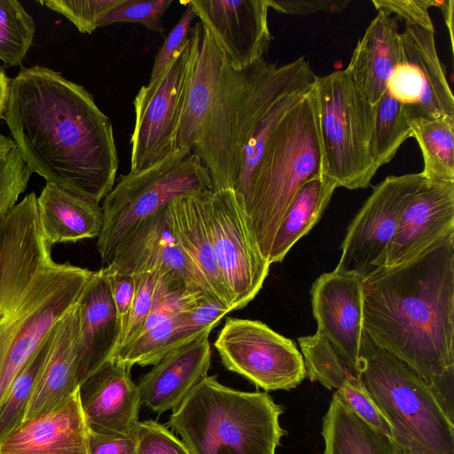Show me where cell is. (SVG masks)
Here are the masks:
<instances>
[{
  "instance_id": "27",
  "label": "cell",
  "mask_w": 454,
  "mask_h": 454,
  "mask_svg": "<svg viewBox=\"0 0 454 454\" xmlns=\"http://www.w3.org/2000/svg\"><path fill=\"white\" fill-rule=\"evenodd\" d=\"M42 233L52 247L98 238L103 223L102 207L88 195L55 184L46 183L37 197Z\"/></svg>"
},
{
  "instance_id": "22",
  "label": "cell",
  "mask_w": 454,
  "mask_h": 454,
  "mask_svg": "<svg viewBox=\"0 0 454 454\" xmlns=\"http://www.w3.org/2000/svg\"><path fill=\"white\" fill-rule=\"evenodd\" d=\"M80 385L112 359L121 330L105 267L93 271L78 301Z\"/></svg>"
},
{
  "instance_id": "32",
  "label": "cell",
  "mask_w": 454,
  "mask_h": 454,
  "mask_svg": "<svg viewBox=\"0 0 454 454\" xmlns=\"http://www.w3.org/2000/svg\"><path fill=\"white\" fill-rule=\"evenodd\" d=\"M412 117L406 107L386 91L374 106L370 151L375 168L388 163L411 137Z\"/></svg>"
},
{
  "instance_id": "28",
  "label": "cell",
  "mask_w": 454,
  "mask_h": 454,
  "mask_svg": "<svg viewBox=\"0 0 454 454\" xmlns=\"http://www.w3.org/2000/svg\"><path fill=\"white\" fill-rule=\"evenodd\" d=\"M324 454H396L389 436L358 415L333 393L323 418Z\"/></svg>"
},
{
  "instance_id": "12",
  "label": "cell",
  "mask_w": 454,
  "mask_h": 454,
  "mask_svg": "<svg viewBox=\"0 0 454 454\" xmlns=\"http://www.w3.org/2000/svg\"><path fill=\"white\" fill-rule=\"evenodd\" d=\"M424 178L421 172L388 176L373 186L347 229L337 269L365 278L385 266L403 211Z\"/></svg>"
},
{
  "instance_id": "36",
  "label": "cell",
  "mask_w": 454,
  "mask_h": 454,
  "mask_svg": "<svg viewBox=\"0 0 454 454\" xmlns=\"http://www.w3.org/2000/svg\"><path fill=\"white\" fill-rule=\"evenodd\" d=\"M32 174L12 137L0 134V219L18 203Z\"/></svg>"
},
{
  "instance_id": "20",
  "label": "cell",
  "mask_w": 454,
  "mask_h": 454,
  "mask_svg": "<svg viewBox=\"0 0 454 454\" xmlns=\"http://www.w3.org/2000/svg\"><path fill=\"white\" fill-rule=\"evenodd\" d=\"M450 233H454V182L424 178L403 211L384 267L408 261Z\"/></svg>"
},
{
  "instance_id": "31",
  "label": "cell",
  "mask_w": 454,
  "mask_h": 454,
  "mask_svg": "<svg viewBox=\"0 0 454 454\" xmlns=\"http://www.w3.org/2000/svg\"><path fill=\"white\" fill-rule=\"evenodd\" d=\"M411 137L422 153L424 177L454 182V117L414 118Z\"/></svg>"
},
{
  "instance_id": "14",
  "label": "cell",
  "mask_w": 454,
  "mask_h": 454,
  "mask_svg": "<svg viewBox=\"0 0 454 454\" xmlns=\"http://www.w3.org/2000/svg\"><path fill=\"white\" fill-rule=\"evenodd\" d=\"M387 91L414 118L454 117V97L437 53L434 30L405 25Z\"/></svg>"
},
{
  "instance_id": "2",
  "label": "cell",
  "mask_w": 454,
  "mask_h": 454,
  "mask_svg": "<svg viewBox=\"0 0 454 454\" xmlns=\"http://www.w3.org/2000/svg\"><path fill=\"white\" fill-rule=\"evenodd\" d=\"M33 173L98 203L116 182L119 156L110 119L82 86L42 66L11 79L3 115Z\"/></svg>"
},
{
  "instance_id": "46",
  "label": "cell",
  "mask_w": 454,
  "mask_h": 454,
  "mask_svg": "<svg viewBox=\"0 0 454 454\" xmlns=\"http://www.w3.org/2000/svg\"><path fill=\"white\" fill-rule=\"evenodd\" d=\"M427 385L444 415L454 424V369L435 377Z\"/></svg>"
},
{
  "instance_id": "48",
  "label": "cell",
  "mask_w": 454,
  "mask_h": 454,
  "mask_svg": "<svg viewBox=\"0 0 454 454\" xmlns=\"http://www.w3.org/2000/svg\"><path fill=\"white\" fill-rule=\"evenodd\" d=\"M10 82L11 79L6 76L3 69L0 67V119H3V115L6 108L10 90Z\"/></svg>"
},
{
  "instance_id": "30",
  "label": "cell",
  "mask_w": 454,
  "mask_h": 454,
  "mask_svg": "<svg viewBox=\"0 0 454 454\" xmlns=\"http://www.w3.org/2000/svg\"><path fill=\"white\" fill-rule=\"evenodd\" d=\"M184 296L156 321L146 324L138 337L128 347L116 351L111 360L129 369L135 364L153 365L168 352L188 343L183 334Z\"/></svg>"
},
{
  "instance_id": "10",
  "label": "cell",
  "mask_w": 454,
  "mask_h": 454,
  "mask_svg": "<svg viewBox=\"0 0 454 454\" xmlns=\"http://www.w3.org/2000/svg\"><path fill=\"white\" fill-rule=\"evenodd\" d=\"M195 47L192 27L162 73L140 88L133 104L130 172L145 169L173 153L186 82Z\"/></svg>"
},
{
  "instance_id": "15",
  "label": "cell",
  "mask_w": 454,
  "mask_h": 454,
  "mask_svg": "<svg viewBox=\"0 0 454 454\" xmlns=\"http://www.w3.org/2000/svg\"><path fill=\"white\" fill-rule=\"evenodd\" d=\"M38 219L37 197L26 195L0 219V328L51 258Z\"/></svg>"
},
{
  "instance_id": "40",
  "label": "cell",
  "mask_w": 454,
  "mask_h": 454,
  "mask_svg": "<svg viewBox=\"0 0 454 454\" xmlns=\"http://www.w3.org/2000/svg\"><path fill=\"white\" fill-rule=\"evenodd\" d=\"M136 436L137 454H192L180 438L155 420L139 421Z\"/></svg>"
},
{
  "instance_id": "18",
  "label": "cell",
  "mask_w": 454,
  "mask_h": 454,
  "mask_svg": "<svg viewBox=\"0 0 454 454\" xmlns=\"http://www.w3.org/2000/svg\"><path fill=\"white\" fill-rule=\"evenodd\" d=\"M236 69L263 59L271 35L268 0H187Z\"/></svg>"
},
{
  "instance_id": "39",
  "label": "cell",
  "mask_w": 454,
  "mask_h": 454,
  "mask_svg": "<svg viewBox=\"0 0 454 454\" xmlns=\"http://www.w3.org/2000/svg\"><path fill=\"white\" fill-rule=\"evenodd\" d=\"M136 276L137 289L135 298L126 330L116 351L130 345L143 331L153 308L160 273L159 270H154Z\"/></svg>"
},
{
  "instance_id": "17",
  "label": "cell",
  "mask_w": 454,
  "mask_h": 454,
  "mask_svg": "<svg viewBox=\"0 0 454 454\" xmlns=\"http://www.w3.org/2000/svg\"><path fill=\"white\" fill-rule=\"evenodd\" d=\"M364 281L356 272L335 268L320 275L310 290L317 332L331 342L356 375L364 332Z\"/></svg>"
},
{
  "instance_id": "38",
  "label": "cell",
  "mask_w": 454,
  "mask_h": 454,
  "mask_svg": "<svg viewBox=\"0 0 454 454\" xmlns=\"http://www.w3.org/2000/svg\"><path fill=\"white\" fill-rule=\"evenodd\" d=\"M123 0H47L40 1L71 21L81 33L91 34L113 8Z\"/></svg>"
},
{
  "instance_id": "1",
  "label": "cell",
  "mask_w": 454,
  "mask_h": 454,
  "mask_svg": "<svg viewBox=\"0 0 454 454\" xmlns=\"http://www.w3.org/2000/svg\"><path fill=\"white\" fill-rule=\"evenodd\" d=\"M188 74L176 150L197 156L214 191L233 189L244 148L270 108L283 96L312 88L317 75L305 57L284 65L261 59L234 68L200 21Z\"/></svg>"
},
{
  "instance_id": "3",
  "label": "cell",
  "mask_w": 454,
  "mask_h": 454,
  "mask_svg": "<svg viewBox=\"0 0 454 454\" xmlns=\"http://www.w3.org/2000/svg\"><path fill=\"white\" fill-rule=\"evenodd\" d=\"M363 325L427 384L454 369V233L365 278Z\"/></svg>"
},
{
  "instance_id": "47",
  "label": "cell",
  "mask_w": 454,
  "mask_h": 454,
  "mask_svg": "<svg viewBox=\"0 0 454 454\" xmlns=\"http://www.w3.org/2000/svg\"><path fill=\"white\" fill-rule=\"evenodd\" d=\"M453 4L454 2L452 0H442L437 1L436 7L440 8L444 19V21L446 23V26L448 27L449 33H450V45L453 49Z\"/></svg>"
},
{
  "instance_id": "6",
  "label": "cell",
  "mask_w": 454,
  "mask_h": 454,
  "mask_svg": "<svg viewBox=\"0 0 454 454\" xmlns=\"http://www.w3.org/2000/svg\"><path fill=\"white\" fill-rule=\"evenodd\" d=\"M359 379L392 431L396 453L454 454V424L427 382L364 332Z\"/></svg>"
},
{
  "instance_id": "23",
  "label": "cell",
  "mask_w": 454,
  "mask_h": 454,
  "mask_svg": "<svg viewBox=\"0 0 454 454\" xmlns=\"http://www.w3.org/2000/svg\"><path fill=\"white\" fill-rule=\"evenodd\" d=\"M88 445L77 389L51 412L23 421L0 442V454H88Z\"/></svg>"
},
{
  "instance_id": "37",
  "label": "cell",
  "mask_w": 454,
  "mask_h": 454,
  "mask_svg": "<svg viewBox=\"0 0 454 454\" xmlns=\"http://www.w3.org/2000/svg\"><path fill=\"white\" fill-rule=\"evenodd\" d=\"M172 0H123L103 18L98 27L114 23H137L163 34L162 17Z\"/></svg>"
},
{
  "instance_id": "49",
  "label": "cell",
  "mask_w": 454,
  "mask_h": 454,
  "mask_svg": "<svg viewBox=\"0 0 454 454\" xmlns=\"http://www.w3.org/2000/svg\"><path fill=\"white\" fill-rule=\"evenodd\" d=\"M396 454H406V453H396Z\"/></svg>"
},
{
  "instance_id": "24",
  "label": "cell",
  "mask_w": 454,
  "mask_h": 454,
  "mask_svg": "<svg viewBox=\"0 0 454 454\" xmlns=\"http://www.w3.org/2000/svg\"><path fill=\"white\" fill-rule=\"evenodd\" d=\"M78 349L76 303L56 325L51 350L27 403L23 421L51 412L78 389Z\"/></svg>"
},
{
  "instance_id": "4",
  "label": "cell",
  "mask_w": 454,
  "mask_h": 454,
  "mask_svg": "<svg viewBox=\"0 0 454 454\" xmlns=\"http://www.w3.org/2000/svg\"><path fill=\"white\" fill-rule=\"evenodd\" d=\"M322 176L314 85L283 96L270 108L244 148L233 188L252 241L267 262L293 198Z\"/></svg>"
},
{
  "instance_id": "44",
  "label": "cell",
  "mask_w": 454,
  "mask_h": 454,
  "mask_svg": "<svg viewBox=\"0 0 454 454\" xmlns=\"http://www.w3.org/2000/svg\"><path fill=\"white\" fill-rule=\"evenodd\" d=\"M269 7L292 15H307L318 12H340L347 8L348 0H268Z\"/></svg>"
},
{
  "instance_id": "42",
  "label": "cell",
  "mask_w": 454,
  "mask_h": 454,
  "mask_svg": "<svg viewBox=\"0 0 454 454\" xmlns=\"http://www.w3.org/2000/svg\"><path fill=\"white\" fill-rule=\"evenodd\" d=\"M180 3L185 6V10L158 51L148 82H153L162 73L189 35L192 21L196 16L187 1Z\"/></svg>"
},
{
  "instance_id": "34",
  "label": "cell",
  "mask_w": 454,
  "mask_h": 454,
  "mask_svg": "<svg viewBox=\"0 0 454 454\" xmlns=\"http://www.w3.org/2000/svg\"><path fill=\"white\" fill-rule=\"evenodd\" d=\"M306 377L335 392L344 387L355 374L331 342L320 333L298 338Z\"/></svg>"
},
{
  "instance_id": "9",
  "label": "cell",
  "mask_w": 454,
  "mask_h": 454,
  "mask_svg": "<svg viewBox=\"0 0 454 454\" xmlns=\"http://www.w3.org/2000/svg\"><path fill=\"white\" fill-rule=\"evenodd\" d=\"M92 272L52 260L37 274L0 328V404L52 327L77 303Z\"/></svg>"
},
{
  "instance_id": "16",
  "label": "cell",
  "mask_w": 454,
  "mask_h": 454,
  "mask_svg": "<svg viewBox=\"0 0 454 454\" xmlns=\"http://www.w3.org/2000/svg\"><path fill=\"white\" fill-rule=\"evenodd\" d=\"M106 266L130 275L157 270L184 292H203L215 298L200 271L172 235L165 208L141 221L125 234Z\"/></svg>"
},
{
  "instance_id": "8",
  "label": "cell",
  "mask_w": 454,
  "mask_h": 454,
  "mask_svg": "<svg viewBox=\"0 0 454 454\" xmlns=\"http://www.w3.org/2000/svg\"><path fill=\"white\" fill-rule=\"evenodd\" d=\"M214 192L211 177L200 159L176 150L159 162L137 172L121 175L104 198L103 223L97 247L108 263L122 237L145 218L164 209L185 194Z\"/></svg>"
},
{
  "instance_id": "5",
  "label": "cell",
  "mask_w": 454,
  "mask_h": 454,
  "mask_svg": "<svg viewBox=\"0 0 454 454\" xmlns=\"http://www.w3.org/2000/svg\"><path fill=\"white\" fill-rule=\"evenodd\" d=\"M284 412L267 392H247L207 375L169 416L192 454H276Z\"/></svg>"
},
{
  "instance_id": "29",
  "label": "cell",
  "mask_w": 454,
  "mask_h": 454,
  "mask_svg": "<svg viewBox=\"0 0 454 454\" xmlns=\"http://www.w3.org/2000/svg\"><path fill=\"white\" fill-rule=\"evenodd\" d=\"M336 184L325 176L312 178L296 192L277 229L268 262L284 260L290 249L320 220Z\"/></svg>"
},
{
  "instance_id": "21",
  "label": "cell",
  "mask_w": 454,
  "mask_h": 454,
  "mask_svg": "<svg viewBox=\"0 0 454 454\" xmlns=\"http://www.w3.org/2000/svg\"><path fill=\"white\" fill-rule=\"evenodd\" d=\"M209 333L168 352L137 384L141 403L157 414L176 411L208 374Z\"/></svg>"
},
{
  "instance_id": "43",
  "label": "cell",
  "mask_w": 454,
  "mask_h": 454,
  "mask_svg": "<svg viewBox=\"0 0 454 454\" xmlns=\"http://www.w3.org/2000/svg\"><path fill=\"white\" fill-rule=\"evenodd\" d=\"M105 269L117 312L122 339L136 294L137 276L118 272L107 266Z\"/></svg>"
},
{
  "instance_id": "26",
  "label": "cell",
  "mask_w": 454,
  "mask_h": 454,
  "mask_svg": "<svg viewBox=\"0 0 454 454\" xmlns=\"http://www.w3.org/2000/svg\"><path fill=\"white\" fill-rule=\"evenodd\" d=\"M400 53L396 18L379 12L359 39L345 68L371 105L375 106L387 91Z\"/></svg>"
},
{
  "instance_id": "33",
  "label": "cell",
  "mask_w": 454,
  "mask_h": 454,
  "mask_svg": "<svg viewBox=\"0 0 454 454\" xmlns=\"http://www.w3.org/2000/svg\"><path fill=\"white\" fill-rule=\"evenodd\" d=\"M56 325L18 373L0 404V442L23 421L27 403L51 350Z\"/></svg>"
},
{
  "instance_id": "19",
  "label": "cell",
  "mask_w": 454,
  "mask_h": 454,
  "mask_svg": "<svg viewBox=\"0 0 454 454\" xmlns=\"http://www.w3.org/2000/svg\"><path fill=\"white\" fill-rule=\"evenodd\" d=\"M78 395L90 432L114 437L136 433L142 403L129 367L106 362L79 386Z\"/></svg>"
},
{
  "instance_id": "25",
  "label": "cell",
  "mask_w": 454,
  "mask_h": 454,
  "mask_svg": "<svg viewBox=\"0 0 454 454\" xmlns=\"http://www.w3.org/2000/svg\"><path fill=\"white\" fill-rule=\"evenodd\" d=\"M212 192L179 196L165 207V215L179 247L200 271L215 300L231 312V297L218 267L207 220V200Z\"/></svg>"
},
{
  "instance_id": "11",
  "label": "cell",
  "mask_w": 454,
  "mask_h": 454,
  "mask_svg": "<svg viewBox=\"0 0 454 454\" xmlns=\"http://www.w3.org/2000/svg\"><path fill=\"white\" fill-rule=\"evenodd\" d=\"M214 346L227 370L265 391L293 389L306 377L294 342L261 321L228 317Z\"/></svg>"
},
{
  "instance_id": "45",
  "label": "cell",
  "mask_w": 454,
  "mask_h": 454,
  "mask_svg": "<svg viewBox=\"0 0 454 454\" xmlns=\"http://www.w3.org/2000/svg\"><path fill=\"white\" fill-rule=\"evenodd\" d=\"M88 454H137L136 433L128 437H114L89 430Z\"/></svg>"
},
{
  "instance_id": "7",
  "label": "cell",
  "mask_w": 454,
  "mask_h": 454,
  "mask_svg": "<svg viewBox=\"0 0 454 454\" xmlns=\"http://www.w3.org/2000/svg\"><path fill=\"white\" fill-rule=\"evenodd\" d=\"M315 87L323 176L337 188L368 187L378 171L370 151L374 106L346 69L317 76Z\"/></svg>"
},
{
  "instance_id": "35",
  "label": "cell",
  "mask_w": 454,
  "mask_h": 454,
  "mask_svg": "<svg viewBox=\"0 0 454 454\" xmlns=\"http://www.w3.org/2000/svg\"><path fill=\"white\" fill-rule=\"evenodd\" d=\"M33 17L15 0H0V60L20 66L34 40Z\"/></svg>"
},
{
  "instance_id": "13",
  "label": "cell",
  "mask_w": 454,
  "mask_h": 454,
  "mask_svg": "<svg viewBox=\"0 0 454 454\" xmlns=\"http://www.w3.org/2000/svg\"><path fill=\"white\" fill-rule=\"evenodd\" d=\"M207 220L231 309H240L257 295L270 264L252 241L233 189L209 195Z\"/></svg>"
},
{
  "instance_id": "41",
  "label": "cell",
  "mask_w": 454,
  "mask_h": 454,
  "mask_svg": "<svg viewBox=\"0 0 454 454\" xmlns=\"http://www.w3.org/2000/svg\"><path fill=\"white\" fill-rule=\"evenodd\" d=\"M372 4L378 12L395 14L405 25L434 30L428 11L430 7H436V0H372Z\"/></svg>"
}]
</instances>
